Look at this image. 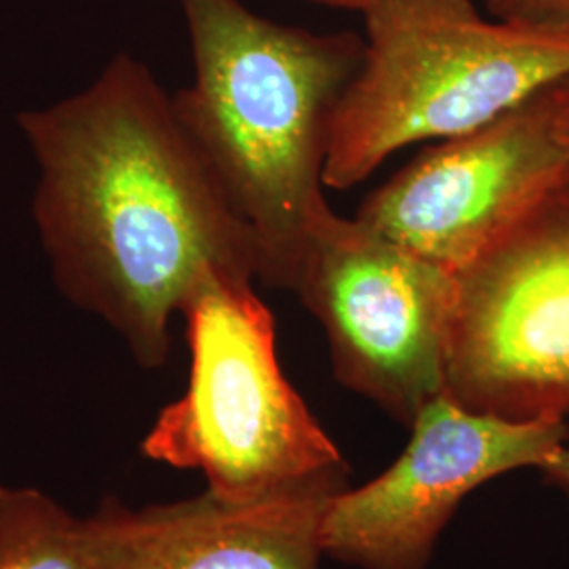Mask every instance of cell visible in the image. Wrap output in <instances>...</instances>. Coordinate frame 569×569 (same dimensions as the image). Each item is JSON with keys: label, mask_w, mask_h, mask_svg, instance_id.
Returning <instances> with one entry per match:
<instances>
[{"label": "cell", "mask_w": 569, "mask_h": 569, "mask_svg": "<svg viewBox=\"0 0 569 569\" xmlns=\"http://www.w3.org/2000/svg\"><path fill=\"white\" fill-rule=\"evenodd\" d=\"M547 89L420 152L367 197L357 220L449 270L467 264L569 171Z\"/></svg>", "instance_id": "8"}, {"label": "cell", "mask_w": 569, "mask_h": 569, "mask_svg": "<svg viewBox=\"0 0 569 569\" xmlns=\"http://www.w3.org/2000/svg\"><path fill=\"white\" fill-rule=\"evenodd\" d=\"M555 486L569 491V446L566 443L563 448L557 449L549 460L545 462V467L540 468Z\"/></svg>", "instance_id": "13"}, {"label": "cell", "mask_w": 569, "mask_h": 569, "mask_svg": "<svg viewBox=\"0 0 569 569\" xmlns=\"http://www.w3.org/2000/svg\"><path fill=\"white\" fill-rule=\"evenodd\" d=\"M338 106L326 188L367 180L397 150L486 127L569 74V34L486 20L470 0H380Z\"/></svg>", "instance_id": "3"}, {"label": "cell", "mask_w": 569, "mask_h": 569, "mask_svg": "<svg viewBox=\"0 0 569 569\" xmlns=\"http://www.w3.org/2000/svg\"><path fill=\"white\" fill-rule=\"evenodd\" d=\"M568 446H569V416H568Z\"/></svg>", "instance_id": "15"}, {"label": "cell", "mask_w": 569, "mask_h": 569, "mask_svg": "<svg viewBox=\"0 0 569 569\" xmlns=\"http://www.w3.org/2000/svg\"><path fill=\"white\" fill-rule=\"evenodd\" d=\"M194 81L173 108L249 228L258 281L293 291L317 220L338 106L366 37L266 20L241 0H180Z\"/></svg>", "instance_id": "2"}, {"label": "cell", "mask_w": 569, "mask_h": 569, "mask_svg": "<svg viewBox=\"0 0 569 569\" xmlns=\"http://www.w3.org/2000/svg\"><path fill=\"white\" fill-rule=\"evenodd\" d=\"M0 569H103L91 519L39 489L0 486Z\"/></svg>", "instance_id": "10"}, {"label": "cell", "mask_w": 569, "mask_h": 569, "mask_svg": "<svg viewBox=\"0 0 569 569\" xmlns=\"http://www.w3.org/2000/svg\"><path fill=\"white\" fill-rule=\"evenodd\" d=\"M39 164L32 218L61 293L159 369L171 321L213 277L258 281L256 243L142 61L18 117Z\"/></svg>", "instance_id": "1"}, {"label": "cell", "mask_w": 569, "mask_h": 569, "mask_svg": "<svg viewBox=\"0 0 569 569\" xmlns=\"http://www.w3.org/2000/svg\"><path fill=\"white\" fill-rule=\"evenodd\" d=\"M293 293L326 329L340 385L403 425L443 395L453 270L329 207Z\"/></svg>", "instance_id": "6"}, {"label": "cell", "mask_w": 569, "mask_h": 569, "mask_svg": "<svg viewBox=\"0 0 569 569\" xmlns=\"http://www.w3.org/2000/svg\"><path fill=\"white\" fill-rule=\"evenodd\" d=\"M547 93H549L550 117H552L555 133L569 152V74L549 84Z\"/></svg>", "instance_id": "12"}, {"label": "cell", "mask_w": 569, "mask_h": 569, "mask_svg": "<svg viewBox=\"0 0 569 569\" xmlns=\"http://www.w3.org/2000/svg\"><path fill=\"white\" fill-rule=\"evenodd\" d=\"M443 392L505 420H568L569 171L453 270Z\"/></svg>", "instance_id": "5"}, {"label": "cell", "mask_w": 569, "mask_h": 569, "mask_svg": "<svg viewBox=\"0 0 569 569\" xmlns=\"http://www.w3.org/2000/svg\"><path fill=\"white\" fill-rule=\"evenodd\" d=\"M336 491L226 498L207 489L140 510L106 500L89 519L103 569H317Z\"/></svg>", "instance_id": "9"}, {"label": "cell", "mask_w": 569, "mask_h": 569, "mask_svg": "<svg viewBox=\"0 0 569 569\" xmlns=\"http://www.w3.org/2000/svg\"><path fill=\"white\" fill-rule=\"evenodd\" d=\"M486 7L496 21L569 34V0H486Z\"/></svg>", "instance_id": "11"}, {"label": "cell", "mask_w": 569, "mask_h": 569, "mask_svg": "<svg viewBox=\"0 0 569 569\" xmlns=\"http://www.w3.org/2000/svg\"><path fill=\"white\" fill-rule=\"evenodd\" d=\"M310 2L326 4V7H331V9H346V11L366 13L367 9H371L380 0H310Z\"/></svg>", "instance_id": "14"}, {"label": "cell", "mask_w": 569, "mask_h": 569, "mask_svg": "<svg viewBox=\"0 0 569 569\" xmlns=\"http://www.w3.org/2000/svg\"><path fill=\"white\" fill-rule=\"evenodd\" d=\"M406 451L380 477L327 502L323 555L363 569H425L470 491L568 443V420H505L439 395L413 418Z\"/></svg>", "instance_id": "7"}, {"label": "cell", "mask_w": 569, "mask_h": 569, "mask_svg": "<svg viewBox=\"0 0 569 569\" xmlns=\"http://www.w3.org/2000/svg\"><path fill=\"white\" fill-rule=\"evenodd\" d=\"M190 378L142 441L226 498L345 488L340 449L284 378L274 317L253 281L213 277L183 308Z\"/></svg>", "instance_id": "4"}]
</instances>
